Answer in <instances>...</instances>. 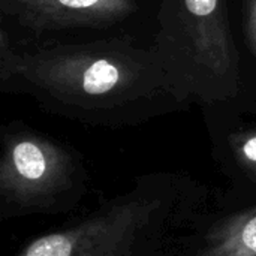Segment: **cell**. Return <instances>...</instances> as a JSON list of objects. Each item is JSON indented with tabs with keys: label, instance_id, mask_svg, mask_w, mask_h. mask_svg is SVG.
<instances>
[{
	"label": "cell",
	"instance_id": "obj_1",
	"mask_svg": "<svg viewBox=\"0 0 256 256\" xmlns=\"http://www.w3.org/2000/svg\"><path fill=\"white\" fill-rule=\"evenodd\" d=\"M0 92L108 129L140 126L190 106L148 42L130 36L21 42L0 28Z\"/></svg>",
	"mask_w": 256,
	"mask_h": 256
},
{
	"label": "cell",
	"instance_id": "obj_2",
	"mask_svg": "<svg viewBox=\"0 0 256 256\" xmlns=\"http://www.w3.org/2000/svg\"><path fill=\"white\" fill-rule=\"evenodd\" d=\"M208 186L182 171H153L60 228L33 237L14 256H166L212 206Z\"/></svg>",
	"mask_w": 256,
	"mask_h": 256
},
{
	"label": "cell",
	"instance_id": "obj_3",
	"mask_svg": "<svg viewBox=\"0 0 256 256\" xmlns=\"http://www.w3.org/2000/svg\"><path fill=\"white\" fill-rule=\"evenodd\" d=\"M153 48L189 104L252 105L246 94L236 0H150Z\"/></svg>",
	"mask_w": 256,
	"mask_h": 256
},
{
	"label": "cell",
	"instance_id": "obj_4",
	"mask_svg": "<svg viewBox=\"0 0 256 256\" xmlns=\"http://www.w3.org/2000/svg\"><path fill=\"white\" fill-rule=\"evenodd\" d=\"M84 156L70 144L9 122L0 130V220L74 212L88 192Z\"/></svg>",
	"mask_w": 256,
	"mask_h": 256
},
{
	"label": "cell",
	"instance_id": "obj_5",
	"mask_svg": "<svg viewBox=\"0 0 256 256\" xmlns=\"http://www.w3.org/2000/svg\"><path fill=\"white\" fill-rule=\"evenodd\" d=\"M0 28L15 40L130 36L148 40L150 0H0Z\"/></svg>",
	"mask_w": 256,
	"mask_h": 256
},
{
	"label": "cell",
	"instance_id": "obj_6",
	"mask_svg": "<svg viewBox=\"0 0 256 256\" xmlns=\"http://www.w3.org/2000/svg\"><path fill=\"white\" fill-rule=\"evenodd\" d=\"M212 156L230 180L228 200H256V104L201 108Z\"/></svg>",
	"mask_w": 256,
	"mask_h": 256
},
{
	"label": "cell",
	"instance_id": "obj_7",
	"mask_svg": "<svg viewBox=\"0 0 256 256\" xmlns=\"http://www.w3.org/2000/svg\"><path fill=\"white\" fill-rule=\"evenodd\" d=\"M166 256H256V200L212 202Z\"/></svg>",
	"mask_w": 256,
	"mask_h": 256
},
{
	"label": "cell",
	"instance_id": "obj_8",
	"mask_svg": "<svg viewBox=\"0 0 256 256\" xmlns=\"http://www.w3.org/2000/svg\"><path fill=\"white\" fill-rule=\"evenodd\" d=\"M236 26L242 51L246 94L256 104V0H236Z\"/></svg>",
	"mask_w": 256,
	"mask_h": 256
}]
</instances>
